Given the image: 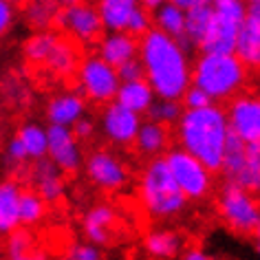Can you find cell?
Returning a JSON list of instances; mask_svg holds the SVG:
<instances>
[{
	"label": "cell",
	"instance_id": "bcb514c9",
	"mask_svg": "<svg viewBox=\"0 0 260 260\" xmlns=\"http://www.w3.org/2000/svg\"><path fill=\"white\" fill-rule=\"evenodd\" d=\"M9 3H14V5H18V3H27V0H9Z\"/></svg>",
	"mask_w": 260,
	"mask_h": 260
},
{
	"label": "cell",
	"instance_id": "30bf717a",
	"mask_svg": "<svg viewBox=\"0 0 260 260\" xmlns=\"http://www.w3.org/2000/svg\"><path fill=\"white\" fill-rule=\"evenodd\" d=\"M55 22L62 29L64 36L80 44H93L104 34V24H102V18L97 14V9L93 5L84 3V0L57 9Z\"/></svg>",
	"mask_w": 260,
	"mask_h": 260
},
{
	"label": "cell",
	"instance_id": "44dd1931",
	"mask_svg": "<svg viewBox=\"0 0 260 260\" xmlns=\"http://www.w3.org/2000/svg\"><path fill=\"white\" fill-rule=\"evenodd\" d=\"M133 146L137 148L139 154H144V157H161V154L170 148V130H168V126H164V123H157L152 119L141 121Z\"/></svg>",
	"mask_w": 260,
	"mask_h": 260
},
{
	"label": "cell",
	"instance_id": "5b68a950",
	"mask_svg": "<svg viewBox=\"0 0 260 260\" xmlns=\"http://www.w3.org/2000/svg\"><path fill=\"white\" fill-rule=\"evenodd\" d=\"M24 57L55 77H69L80 64V53L71 38L53 34L49 29H38L24 44Z\"/></svg>",
	"mask_w": 260,
	"mask_h": 260
},
{
	"label": "cell",
	"instance_id": "3957f363",
	"mask_svg": "<svg viewBox=\"0 0 260 260\" xmlns=\"http://www.w3.org/2000/svg\"><path fill=\"white\" fill-rule=\"evenodd\" d=\"M139 203L154 220H168L185 210L187 199L172 179L164 157H150L139 177Z\"/></svg>",
	"mask_w": 260,
	"mask_h": 260
},
{
	"label": "cell",
	"instance_id": "8992f818",
	"mask_svg": "<svg viewBox=\"0 0 260 260\" xmlns=\"http://www.w3.org/2000/svg\"><path fill=\"white\" fill-rule=\"evenodd\" d=\"M216 210L220 220L236 234H253L260 223V201L256 192L225 181L218 190Z\"/></svg>",
	"mask_w": 260,
	"mask_h": 260
},
{
	"label": "cell",
	"instance_id": "7bdbcfd3",
	"mask_svg": "<svg viewBox=\"0 0 260 260\" xmlns=\"http://www.w3.org/2000/svg\"><path fill=\"white\" fill-rule=\"evenodd\" d=\"M139 3H141V5H144V7H146V9H150V11H152L154 7H159V5H161V3H164V0H139Z\"/></svg>",
	"mask_w": 260,
	"mask_h": 260
},
{
	"label": "cell",
	"instance_id": "7402d4cb",
	"mask_svg": "<svg viewBox=\"0 0 260 260\" xmlns=\"http://www.w3.org/2000/svg\"><path fill=\"white\" fill-rule=\"evenodd\" d=\"M154 97L157 95H154V90L150 84H148L146 77H137V80L119 82L115 102H119L121 106L135 110V113H139V115H146L150 104L154 102Z\"/></svg>",
	"mask_w": 260,
	"mask_h": 260
},
{
	"label": "cell",
	"instance_id": "ab89813d",
	"mask_svg": "<svg viewBox=\"0 0 260 260\" xmlns=\"http://www.w3.org/2000/svg\"><path fill=\"white\" fill-rule=\"evenodd\" d=\"M170 3L179 5L183 9H192V7H199V5H210L212 0H170Z\"/></svg>",
	"mask_w": 260,
	"mask_h": 260
},
{
	"label": "cell",
	"instance_id": "836d02e7",
	"mask_svg": "<svg viewBox=\"0 0 260 260\" xmlns=\"http://www.w3.org/2000/svg\"><path fill=\"white\" fill-rule=\"evenodd\" d=\"M150 27H152L150 9H146L144 5H139V7L133 11V16H130V20L126 24V31L130 36H135V38H141Z\"/></svg>",
	"mask_w": 260,
	"mask_h": 260
},
{
	"label": "cell",
	"instance_id": "f546056e",
	"mask_svg": "<svg viewBox=\"0 0 260 260\" xmlns=\"http://www.w3.org/2000/svg\"><path fill=\"white\" fill-rule=\"evenodd\" d=\"M181 113H183V104L181 100H168V97H154V102L148 108V117L164 126H174L179 121Z\"/></svg>",
	"mask_w": 260,
	"mask_h": 260
},
{
	"label": "cell",
	"instance_id": "d6986e66",
	"mask_svg": "<svg viewBox=\"0 0 260 260\" xmlns=\"http://www.w3.org/2000/svg\"><path fill=\"white\" fill-rule=\"evenodd\" d=\"M86 115V102L84 95L80 93H60L55 97H51L49 106H47V119L55 126H73L80 117Z\"/></svg>",
	"mask_w": 260,
	"mask_h": 260
},
{
	"label": "cell",
	"instance_id": "60d3db41",
	"mask_svg": "<svg viewBox=\"0 0 260 260\" xmlns=\"http://www.w3.org/2000/svg\"><path fill=\"white\" fill-rule=\"evenodd\" d=\"M183 258H185V260H210V253L199 251V249H187V251L183 253Z\"/></svg>",
	"mask_w": 260,
	"mask_h": 260
},
{
	"label": "cell",
	"instance_id": "83f0119b",
	"mask_svg": "<svg viewBox=\"0 0 260 260\" xmlns=\"http://www.w3.org/2000/svg\"><path fill=\"white\" fill-rule=\"evenodd\" d=\"M212 20L210 5H199V7L185 9V47H199L201 38L207 31V24Z\"/></svg>",
	"mask_w": 260,
	"mask_h": 260
},
{
	"label": "cell",
	"instance_id": "b9f144b4",
	"mask_svg": "<svg viewBox=\"0 0 260 260\" xmlns=\"http://www.w3.org/2000/svg\"><path fill=\"white\" fill-rule=\"evenodd\" d=\"M49 3H53L57 9H62V7H69V5H75V3H80V0H49Z\"/></svg>",
	"mask_w": 260,
	"mask_h": 260
},
{
	"label": "cell",
	"instance_id": "ba28073f",
	"mask_svg": "<svg viewBox=\"0 0 260 260\" xmlns=\"http://www.w3.org/2000/svg\"><path fill=\"white\" fill-rule=\"evenodd\" d=\"M164 159L172 179L177 181L179 190L185 194L187 201H201L212 192L214 172L194 154H190L179 146V148H172V150H166Z\"/></svg>",
	"mask_w": 260,
	"mask_h": 260
},
{
	"label": "cell",
	"instance_id": "2e32d148",
	"mask_svg": "<svg viewBox=\"0 0 260 260\" xmlns=\"http://www.w3.org/2000/svg\"><path fill=\"white\" fill-rule=\"evenodd\" d=\"M29 179L34 190L47 201V203H55L64 194V177L62 170L57 168L49 157L36 159L29 170Z\"/></svg>",
	"mask_w": 260,
	"mask_h": 260
},
{
	"label": "cell",
	"instance_id": "f6af8a7d",
	"mask_svg": "<svg viewBox=\"0 0 260 260\" xmlns=\"http://www.w3.org/2000/svg\"><path fill=\"white\" fill-rule=\"evenodd\" d=\"M247 5H256V3H260V0H245Z\"/></svg>",
	"mask_w": 260,
	"mask_h": 260
},
{
	"label": "cell",
	"instance_id": "e575fe53",
	"mask_svg": "<svg viewBox=\"0 0 260 260\" xmlns=\"http://www.w3.org/2000/svg\"><path fill=\"white\" fill-rule=\"evenodd\" d=\"M67 258H71V260H100L102 258V251H100V245H93V243H75V245L69 247Z\"/></svg>",
	"mask_w": 260,
	"mask_h": 260
},
{
	"label": "cell",
	"instance_id": "cb8c5ba5",
	"mask_svg": "<svg viewBox=\"0 0 260 260\" xmlns=\"http://www.w3.org/2000/svg\"><path fill=\"white\" fill-rule=\"evenodd\" d=\"M139 5V0H97L95 9L106 31H126L130 16Z\"/></svg>",
	"mask_w": 260,
	"mask_h": 260
},
{
	"label": "cell",
	"instance_id": "7c38bea8",
	"mask_svg": "<svg viewBox=\"0 0 260 260\" xmlns=\"http://www.w3.org/2000/svg\"><path fill=\"white\" fill-rule=\"evenodd\" d=\"M86 177L95 187L104 192H121L130 181L128 166L110 150H93L84 161Z\"/></svg>",
	"mask_w": 260,
	"mask_h": 260
},
{
	"label": "cell",
	"instance_id": "4dcf8cb0",
	"mask_svg": "<svg viewBox=\"0 0 260 260\" xmlns=\"http://www.w3.org/2000/svg\"><path fill=\"white\" fill-rule=\"evenodd\" d=\"M57 7L49 0H27V22L36 29H49L51 22H55Z\"/></svg>",
	"mask_w": 260,
	"mask_h": 260
},
{
	"label": "cell",
	"instance_id": "d4e9b609",
	"mask_svg": "<svg viewBox=\"0 0 260 260\" xmlns=\"http://www.w3.org/2000/svg\"><path fill=\"white\" fill-rule=\"evenodd\" d=\"M20 194L22 187L16 181H3L0 183V234L7 236L16 227H20Z\"/></svg>",
	"mask_w": 260,
	"mask_h": 260
},
{
	"label": "cell",
	"instance_id": "9c48e42d",
	"mask_svg": "<svg viewBox=\"0 0 260 260\" xmlns=\"http://www.w3.org/2000/svg\"><path fill=\"white\" fill-rule=\"evenodd\" d=\"M77 86L82 95L93 104H108L115 100L119 88V75L113 64L102 60L100 55H86L75 69Z\"/></svg>",
	"mask_w": 260,
	"mask_h": 260
},
{
	"label": "cell",
	"instance_id": "277c9868",
	"mask_svg": "<svg viewBox=\"0 0 260 260\" xmlns=\"http://www.w3.org/2000/svg\"><path fill=\"white\" fill-rule=\"evenodd\" d=\"M249 69L236 53H201L192 64V84L203 88L212 102H227L240 93Z\"/></svg>",
	"mask_w": 260,
	"mask_h": 260
},
{
	"label": "cell",
	"instance_id": "8d00e7d4",
	"mask_svg": "<svg viewBox=\"0 0 260 260\" xmlns=\"http://www.w3.org/2000/svg\"><path fill=\"white\" fill-rule=\"evenodd\" d=\"M117 69V75H119L121 82L126 80H137V77H144V67H141V60L139 57H130V60L121 62Z\"/></svg>",
	"mask_w": 260,
	"mask_h": 260
},
{
	"label": "cell",
	"instance_id": "6da1fadb",
	"mask_svg": "<svg viewBox=\"0 0 260 260\" xmlns=\"http://www.w3.org/2000/svg\"><path fill=\"white\" fill-rule=\"evenodd\" d=\"M137 57L144 67V77L157 97L181 100L185 88L192 84V64L177 38L150 27L139 38Z\"/></svg>",
	"mask_w": 260,
	"mask_h": 260
},
{
	"label": "cell",
	"instance_id": "7a4b0ae2",
	"mask_svg": "<svg viewBox=\"0 0 260 260\" xmlns=\"http://www.w3.org/2000/svg\"><path fill=\"white\" fill-rule=\"evenodd\" d=\"M174 126L179 146L201 159L212 172H218L227 139L232 135L225 108H220L216 102L201 108H183Z\"/></svg>",
	"mask_w": 260,
	"mask_h": 260
},
{
	"label": "cell",
	"instance_id": "8fae6325",
	"mask_svg": "<svg viewBox=\"0 0 260 260\" xmlns=\"http://www.w3.org/2000/svg\"><path fill=\"white\" fill-rule=\"evenodd\" d=\"M227 123L232 135L245 144H260V95L236 93L227 100Z\"/></svg>",
	"mask_w": 260,
	"mask_h": 260
},
{
	"label": "cell",
	"instance_id": "1f68e13d",
	"mask_svg": "<svg viewBox=\"0 0 260 260\" xmlns=\"http://www.w3.org/2000/svg\"><path fill=\"white\" fill-rule=\"evenodd\" d=\"M7 256L14 258V260H27L34 256V249H36V243H34V236L31 232L27 230H20L16 227L14 232L7 234Z\"/></svg>",
	"mask_w": 260,
	"mask_h": 260
},
{
	"label": "cell",
	"instance_id": "74e56055",
	"mask_svg": "<svg viewBox=\"0 0 260 260\" xmlns=\"http://www.w3.org/2000/svg\"><path fill=\"white\" fill-rule=\"evenodd\" d=\"M14 20H16L14 3H9V0H0V38L9 34V29L14 27Z\"/></svg>",
	"mask_w": 260,
	"mask_h": 260
},
{
	"label": "cell",
	"instance_id": "ee69618b",
	"mask_svg": "<svg viewBox=\"0 0 260 260\" xmlns=\"http://www.w3.org/2000/svg\"><path fill=\"white\" fill-rule=\"evenodd\" d=\"M253 238H256V251H258V256H260V223H258L256 230H253Z\"/></svg>",
	"mask_w": 260,
	"mask_h": 260
},
{
	"label": "cell",
	"instance_id": "e0dca14e",
	"mask_svg": "<svg viewBox=\"0 0 260 260\" xmlns=\"http://www.w3.org/2000/svg\"><path fill=\"white\" fill-rule=\"evenodd\" d=\"M238 24H234L225 18H218L212 14V20L207 24V31L203 34L199 42L201 53H234L238 38Z\"/></svg>",
	"mask_w": 260,
	"mask_h": 260
},
{
	"label": "cell",
	"instance_id": "ac0fdd59",
	"mask_svg": "<svg viewBox=\"0 0 260 260\" xmlns=\"http://www.w3.org/2000/svg\"><path fill=\"white\" fill-rule=\"evenodd\" d=\"M137 51L139 38L130 36L128 31H108L106 36H100L97 40V55L113 67H119L130 57H137Z\"/></svg>",
	"mask_w": 260,
	"mask_h": 260
},
{
	"label": "cell",
	"instance_id": "4fadbf2b",
	"mask_svg": "<svg viewBox=\"0 0 260 260\" xmlns=\"http://www.w3.org/2000/svg\"><path fill=\"white\" fill-rule=\"evenodd\" d=\"M100 126H102L104 137H106L110 144L133 146L135 137H137V130L141 126V115L113 100V102L104 104Z\"/></svg>",
	"mask_w": 260,
	"mask_h": 260
},
{
	"label": "cell",
	"instance_id": "d6a6232c",
	"mask_svg": "<svg viewBox=\"0 0 260 260\" xmlns=\"http://www.w3.org/2000/svg\"><path fill=\"white\" fill-rule=\"evenodd\" d=\"M212 14L218 18H225L234 24H243L245 16H247V3L245 0H212L210 3Z\"/></svg>",
	"mask_w": 260,
	"mask_h": 260
},
{
	"label": "cell",
	"instance_id": "484cf974",
	"mask_svg": "<svg viewBox=\"0 0 260 260\" xmlns=\"http://www.w3.org/2000/svg\"><path fill=\"white\" fill-rule=\"evenodd\" d=\"M144 249L150 258H177L183 249V238L172 230H157L146 236Z\"/></svg>",
	"mask_w": 260,
	"mask_h": 260
},
{
	"label": "cell",
	"instance_id": "f35d334b",
	"mask_svg": "<svg viewBox=\"0 0 260 260\" xmlns=\"http://www.w3.org/2000/svg\"><path fill=\"white\" fill-rule=\"evenodd\" d=\"M71 130H73V135L77 137V141H86V139H90L95 135V121L90 119V117H80L73 126H71Z\"/></svg>",
	"mask_w": 260,
	"mask_h": 260
},
{
	"label": "cell",
	"instance_id": "f1b7e54d",
	"mask_svg": "<svg viewBox=\"0 0 260 260\" xmlns=\"http://www.w3.org/2000/svg\"><path fill=\"white\" fill-rule=\"evenodd\" d=\"M18 212H20V225L34 227L38 223H42L44 216H47V201L36 190H22Z\"/></svg>",
	"mask_w": 260,
	"mask_h": 260
},
{
	"label": "cell",
	"instance_id": "4316f807",
	"mask_svg": "<svg viewBox=\"0 0 260 260\" xmlns=\"http://www.w3.org/2000/svg\"><path fill=\"white\" fill-rule=\"evenodd\" d=\"M14 139L20 144L27 161H36L47 157V130L38 123H24L14 135Z\"/></svg>",
	"mask_w": 260,
	"mask_h": 260
},
{
	"label": "cell",
	"instance_id": "603a6c76",
	"mask_svg": "<svg viewBox=\"0 0 260 260\" xmlns=\"http://www.w3.org/2000/svg\"><path fill=\"white\" fill-rule=\"evenodd\" d=\"M152 27L164 31V34L177 38V40L185 47V9L179 5L164 0L159 7L152 9Z\"/></svg>",
	"mask_w": 260,
	"mask_h": 260
},
{
	"label": "cell",
	"instance_id": "d590c367",
	"mask_svg": "<svg viewBox=\"0 0 260 260\" xmlns=\"http://www.w3.org/2000/svg\"><path fill=\"white\" fill-rule=\"evenodd\" d=\"M181 104H183V108H201V106L212 104V100H210V95H207L203 88L190 84V86L185 88V93L181 95Z\"/></svg>",
	"mask_w": 260,
	"mask_h": 260
},
{
	"label": "cell",
	"instance_id": "9a60e30c",
	"mask_svg": "<svg viewBox=\"0 0 260 260\" xmlns=\"http://www.w3.org/2000/svg\"><path fill=\"white\" fill-rule=\"evenodd\" d=\"M234 53L249 71H260V3L247 5V16L238 29Z\"/></svg>",
	"mask_w": 260,
	"mask_h": 260
},
{
	"label": "cell",
	"instance_id": "5bb4252c",
	"mask_svg": "<svg viewBox=\"0 0 260 260\" xmlns=\"http://www.w3.org/2000/svg\"><path fill=\"white\" fill-rule=\"evenodd\" d=\"M47 157L60 168L62 172H77L82 166V148L80 141L69 126H55L51 123L47 128Z\"/></svg>",
	"mask_w": 260,
	"mask_h": 260
},
{
	"label": "cell",
	"instance_id": "ffe728a7",
	"mask_svg": "<svg viewBox=\"0 0 260 260\" xmlns=\"http://www.w3.org/2000/svg\"><path fill=\"white\" fill-rule=\"evenodd\" d=\"M117 223V212L106 203H100L95 207H90L84 216V234H86V240L93 245H106L110 236H113Z\"/></svg>",
	"mask_w": 260,
	"mask_h": 260
},
{
	"label": "cell",
	"instance_id": "52a82bcc",
	"mask_svg": "<svg viewBox=\"0 0 260 260\" xmlns=\"http://www.w3.org/2000/svg\"><path fill=\"white\" fill-rule=\"evenodd\" d=\"M218 172L230 183L260 192V144H245L236 135H230Z\"/></svg>",
	"mask_w": 260,
	"mask_h": 260
}]
</instances>
